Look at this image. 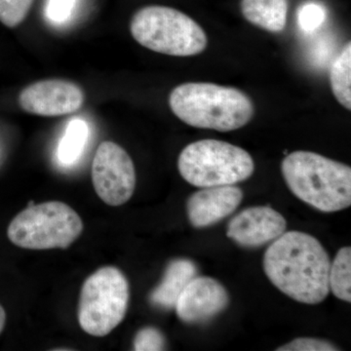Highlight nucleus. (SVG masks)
I'll list each match as a JSON object with an SVG mask.
<instances>
[{
	"mask_svg": "<svg viewBox=\"0 0 351 351\" xmlns=\"http://www.w3.org/2000/svg\"><path fill=\"white\" fill-rule=\"evenodd\" d=\"M263 265L270 282L295 301L317 304L329 295L331 260L308 233L284 232L265 251Z\"/></svg>",
	"mask_w": 351,
	"mask_h": 351,
	"instance_id": "f257e3e1",
	"label": "nucleus"
},
{
	"mask_svg": "<svg viewBox=\"0 0 351 351\" xmlns=\"http://www.w3.org/2000/svg\"><path fill=\"white\" fill-rule=\"evenodd\" d=\"M169 106L184 123L219 132L237 130L253 119L255 107L237 88L214 83L189 82L172 90Z\"/></svg>",
	"mask_w": 351,
	"mask_h": 351,
	"instance_id": "f03ea898",
	"label": "nucleus"
},
{
	"mask_svg": "<svg viewBox=\"0 0 351 351\" xmlns=\"http://www.w3.org/2000/svg\"><path fill=\"white\" fill-rule=\"evenodd\" d=\"M284 180L295 197L324 213L351 205V168L315 152L298 151L283 159Z\"/></svg>",
	"mask_w": 351,
	"mask_h": 351,
	"instance_id": "7ed1b4c3",
	"label": "nucleus"
},
{
	"mask_svg": "<svg viewBox=\"0 0 351 351\" xmlns=\"http://www.w3.org/2000/svg\"><path fill=\"white\" fill-rule=\"evenodd\" d=\"M130 32L141 45L169 56H195L208 44L204 29L195 20L167 6L140 9L132 18Z\"/></svg>",
	"mask_w": 351,
	"mask_h": 351,
	"instance_id": "20e7f679",
	"label": "nucleus"
},
{
	"mask_svg": "<svg viewBox=\"0 0 351 351\" xmlns=\"http://www.w3.org/2000/svg\"><path fill=\"white\" fill-rule=\"evenodd\" d=\"M184 181L196 188L232 186L246 181L255 171L248 152L218 140H201L186 145L178 159Z\"/></svg>",
	"mask_w": 351,
	"mask_h": 351,
	"instance_id": "39448f33",
	"label": "nucleus"
},
{
	"mask_svg": "<svg viewBox=\"0 0 351 351\" xmlns=\"http://www.w3.org/2000/svg\"><path fill=\"white\" fill-rule=\"evenodd\" d=\"M83 228L73 208L61 201H48L20 212L7 228V237L29 250L66 249L82 235Z\"/></svg>",
	"mask_w": 351,
	"mask_h": 351,
	"instance_id": "423d86ee",
	"label": "nucleus"
},
{
	"mask_svg": "<svg viewBox=\"0 0 351 351\" xmlns=\"http://www.w3.org/2000/svg\"><path fill=\"white\" fill-rule=\"evenodd\" d=\"M129 299L130 288L123 272L114 267H101L87 277L80 291V327L91 336H107L125 318Z\"/></svg>",
	"mask_w": 351,
	"mask_h": 351,
	"instance_id": "0eeeda50",
	"label": "nucleus"
},
{
	"mask_svg": "<svg viewBox=\"0 0 351 351\" xmlns=\"http://www.w3.org/2000/svg\"><path fill=\"white\" fill-rule=\"evenodd\" d=\"M92 182L97 195L110 206L130 200L136 188V170L123 147L110 141L99 145L92 164Z\"/></svg>",
	"mask_w": 351,
	"mask_h": 351,
	"instance_id": "6e6552de",
	"label": "nucleus"
},
{
	"mask_svg": "<svg viewBox=\"0 0 351 351\" xmlns=\"http://www.w3.org/2000/svg\"><path fill=\"white\" fill-rule=\"evenodd\" d=\"M85 101L82 88L64 80H45L25 87L18 103L23 110L39 117H61L80 110Z\"/></svg>",
	"mask_w": 351,
	"mask_h": 351,
	"instance_id": "1a4fd4ad",
	"label": "nucleus"
},
{
	"mask_svg": "<svg viewBox=\"0 0 351 351\" xmlns=\"http://www.w3.org/2000/svg\"><path fill=\"white\" fill-rule=\"evenodd\" d=\"M230 295L216 279L196 276L182 290L176 302L179 319L188 324H199L213 319L226 311Z\"/></svg>",
	"mask_w": 351,
	"mask_h": 351,
	"instance_id": "9d476101",
	"label": "nucleus"
},
{
	"mask_svg": "<svg viewBox=\"0 0 351 351\" xmlns=\"http://www.w3.org/2000/svg\"><path fill=\"white\" fill-rule=\"evenodd\" d=\"M287 223L282 215L269 206L249 207L230 219L226 237L246 248H257L278 239Z\"/></svg>",
	"mask_w": 351,
	"mask_h": 351,
	"instance_id": "9b49d317",
	"label": "nucleus"
},
{
	"mask_svg": "<svg viewBox=\"0 0 351 351\" xmlns=\"http://www.w3.org/2000/svg\"><path fill=\"white\" fill-rule=\"evenodd\" d=\"M243 197L242 189L234 184L211 186L196 191L186 202L189 223L195 228L213 226L234 213Z\"/></svg>",
	"mask_w": 351,
	"mask_h": 351,
	"instance_id": "f8f14e48",
	"label": "nucleus"
},
{
	"mask_svg": "<svg viewBox=\"0 0 351 351\" xmlns=\"http://www.w3.org/2000/svg\"><path fill=\"white\" fill-rule=\"evenodd\" d=\"M197 276V267L189 258H175L168 263L160 283L149 294L152 306L170 311L182 290Z\"/></svg>",
	"mask_w": 351,
	"mask_h": 351,
	"instance_id": "ddd939ff",
	"label": "nucleus"
},
{
	"mask_svg": "<svg viewBox=\"0 0 351 351\" xmlns=\"http://www.w3.org/2000/svg\"><path fill=\"white\" fill-rule=\"evenodd\" d=\"M245 19L265 31L281 32L287 23L288 0H241Z\"/></svg>",
	"mask_w": 351,
	"mask_h": 351,
	"instance_id": "4468645a",
	"label": "nucleus"
},
{
	"mask_svg": "<svg viewBox=\"0 0 351 351\" xmlns=\"http://www.w3.org/2000/svg\"><path fill=\"white\" fill-rule=\"evenodd\" d=\"M330 82L337 101L346 110H351V43L346 44L334 60L330 71Z\"/></svg>",
	"mask_w": 351,
	"mask_h": 351,
	"instance_id": "2eb2a0df",
	"label": "nucleus"
},
{
	"mask_svg": "<svg viewBox=\"0 0 351 351\" xmlns=\"http://www.w3.org/2000/svg\"><path fill=\"white\" fill-rule=\"evenodd\" d=\"M329 288L335 297L343 302H351V248L343 247L331 263Z\"/></svg>",
	"mask_w": 351,
	"mask_h": 351,
	"instance_id": "dca6fc26",
	"label": "nucleus"
},
{
	"mask_svg": "<svg viewBox=\"0 0 351 351\" xmlns=\"http://www.w3.org/2000/svg\"><path fill=\"white\" fill-rule=\"evenodd\" d=\"M88 126L83 120L75 119L69 122L59 147L58 157L64 164H73L82 156L88 138Z\"/></svg>",
	"mask_w": 351,
	"mask_h": 351,
	"instance_id": "f3484780",
	"label": "nucleus"
},
{
	"mask_svg": "<svg viewBox=\"0 0 351 351\" xmlns=\"http://www.w3.org/2000/svg\"><path fill=\"white\" fill-rule=\"evenodd\" d=\"M34 0H0V22L7 27H16L24 22Z\"/></svg>",
	"mask_w": 351,
	"mask_h": 351,
	"instance_id": "a211bd4d",
	"label": "nucleus"
},
{
	"mask_svg": "<svg viewBox=\"0 0 351 351\" xmlns=\"http://www.w3.org/2000/svg\"><path fill=\"white\" fill-rule=\"evenodd\" d=\"M134 350L160 351L166 348V339L156 327H145L136 334L134 339Z\"/></svg>",
	"mask_w": 351,
	"mask_h": 351,
	"instance_id": "6ab92c4d",
	"label": "nucleus"
},
{
	"mask_svg": "<svg viewBox=\"0 0 351 351\" xmlns=\"http://www.w3.org/2000/svg\"><path fill=\"white\" fill-rule=\"evenodd\" d=\"M326 19L324 7L314 2L302 5L299 10V25L302 31L311 32L317 29Z\"/></svg>",
	"mask_w": 351,
	"mask_h": 351,
	"instance_id": "aec40b11",
	"label": "nucleus"
},
{
	"mask_svg": "<svg viewBox=\"0 0 351 351\" xmlns=\"http://www.w3.org/2000/svg\"><path fill=\"white\" fill-rule=\"evenodd\" d=\"M278 351H337L339 348L334 343L325 339L314 338L295 339L285 346L277 348Z\"/></svg>",
	"mask_w": 351,
	"mask_h": 351,
	"instance_id": "412c9836",
	"label": "nucleus"
},
{
	"mask_svg": "<svg viewBox=\"0 0 351 351\" xmlns=\"http://www.w3.org/2000/svg\"><path fill=\"white\" fill-rule=\"evenodd\" d=\"M77 0H49L46 8L48 18L54 22H64L73 12Z\"/></svg>",
	"mask_w": 351,
	"mask_h": 351,
	"instance_id": "4be33fe9",
	"label": "nucleus"
},
{
	"mask_svg": "<svg viewBox=\"0 0 351 351\" xmlns=\"http://www.w3.org/2000/svg\"><path fill=\"white\" fill-rule=\"evenodd\" d=\"M6 323V313L3 306L0 304V334L3 331Z\"/></svg>",
	"mask_w": 351,
	"mask_h": 351,
	"instance_id": "5701e85b",
	"label": "nucleus"
},
{
	"mask_svg": "<svg viewBox=\"0 0 351 351\" xmlns=\"http://www.w3.org/2000/svg\"><path fill=\"white\" fill-rule=\"evenodd\" d=\"M34 204H36V202H34V200H31V201H29V204H27V206H32V205H34Z\"/></svg>",
	"mask_w": 351,
	"mask_h": 351,
	"instance_id": "b1692460",
	"label": "nucleus"
}]
</instances>
